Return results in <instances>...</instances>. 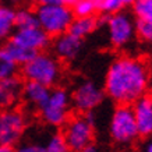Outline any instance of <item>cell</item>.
<instances>
[{
	"mask_svg": "<svg viewBox=\"0 0 152 152\" xmlns=\"http://www.w3.org/2000/svg\"><path fill=\"white\" fill-rule=\"evenodd\" d=\"M141 152H152V137H149L148 142H145V145H144Z\"/></svg>",
	"mask_w": 152,
	"mask_h": 152,
	"instance_id": "obj_25",
	"label": "cell"
},
{
	"mask_svg": "<svg viewBox=\"0 0 152 152\" xmlns=\"http://www.w3.org/2000/svg\"><path fill=\"white\" fill-rule=\"evenodd\" d=\"M50 1H57V3H63L67 6H73V3H75L77 0H50Z\"/></svg>",
	"mask_w": 152,
	"mask_h": 152,
	"instance_id": "obj_27",
	"label": "cell"
},
{
	"mask_svg": "<svg viewBox=\"0 0 152 152\" xmlns=\"http://www.w3.org/2000/svg\"><path fill=\"white\" fill-rule=\"evenodd\" d=\"M18 64L13 60V57L9 55L6 48H0V81L15 75Z\"/></svg>",
	"mask_w": 152,
	"mask_h": 152,
	"instance_id": "obj_17",
	"label": "cell"
},
{
	"mask_svg": "<svg viewBox=\"0 0 152 152\" xmlns=\"http://www.w3.org/2000/svg\"><path fill=\"white\" fill-rule=\"evenodd\" d=\"M23 75L27 81L53 87L61 77V66L56 56L39 52L23 64Z\"/></svg>",
	"mask_w": 152,
	"mask_h": 152,
	"instance_id": "obj_4",
	"label": "cell"
},
{
	"mask_svg": "<svg viewBox=\"0 0 152 152\" xmlns=\"http://www.w3.org/2000/svg\"><path fill=\"white\" fill-rule=\"evenodd\" d=\"M98 27H99V18L96 15H92V17H74L73 23L70 25L69 32L73 34L74 37L80 38V39H84L88 35L95 32Z\"/></svg>",
	"mask_w": 152,
	"mask_h": 152,
	"instance_id": "obj_15",
	"label": "cell"
},
{
	"mask_svg": "<svg viewBox=\"0 0 152 152\" xmlns=\"http://www.w3.org/2000/svg\"><path fill=\"white\" fill-rule=\"evenodd\" d=\"M135 31H137V38L140 41L152 46V25L144 20H138L135 18Z\"/></svg>",
	"mask_w": 152,
	"mask_h": 152,
	"instance_id": "obj_22",
	"label": "cell"
},
{
	"mask_svg": "<svg viewBox=\"0 0 152 152\" xmlns=\"http://www.w3.org/2000/svg\"><path fill=\"white\" fill-rule=\"evenodd\" d=\"M94 1H95V3H96V4L99 6V4H101V3H102V1H103V0H94Z\"/></svg>",
	"mask_w": 152,
	"mask_h": 152,
	"instance_id": "obj_30",
	"label": "cell"
},
{
	"mask_svg": "<svg viewBox=\"0 0 152 152\" xmlns=\"http://www.w3.org/2000/svg\"><path fill=\"white\" fill-rule=\"evenodd\" d=\"M71 96L63 88L50 89V95L41 109L42 120L49 126H63L69 120Z\"/></svg>",
	"mask_w": 152,
	"mask_h": 152,
	"instance_id": "obj_7",
	"label": "cell"
},
{
	"mask_svg": "<svg viewBox=\"0 0 152 152\" xmlns=\"http://www.w3.org/2000/svg\"><path fill=\"white\" fill-rule=\"evenodd\" d=\"M45 149H46V152H70L71 151L64 138V135H60V134H55V135H52L50 138L48 140Z\"/></svg>",
	"mask_w": 152,
	"mask_h": 152,
	"instance_id": "obj_23",
	"label": "cell"
},
{
	"mask_svg": "<svg viewBox=\"0 0 152 152\" xmlns=\"http://www.w3.org/2000/svg\"><path fill=\"white\" fill-rule=\"evenodd\" d=\"M80 152H99V151H98V148L95 147V145H92V144H91V145L85 147L84 149H81Z\"/></svg>",
	"mask_w": 152,
	"mask_h": 152,
	"instance_id": "obj_26",
	"label": "cell"
},
{
	"mask_svg": "<svg viewBox=\"0 0 152 152\" xmlns=\"http://www.w3.org/2000/svg\"><path fill=\"white\" fill-rule=\"evenodd\" d=\"M83 49V39L74 37L73 34L66 32L61 34L59 37L55 38L53 42V52L55 56L59 60H64V61H71Z\"/></svg>",
	"mask_w": 152,
	"mask_h": 152,
	"instance_id": "obj_12",
	"label": "cell"
},
{
	"mask_svg": "<svg viewBox=\"0 0 152 152\" xmlns=\"http://www.w3.org/2000/svg\"><path fill=\"white\" fill-rule=\"evenodd\" d=\"M66 141L71 151L80 152L85 147L91 145L94 140V121L91 116H74L64 124Z\"/></svg>",
	"mask_w": 152,
	"mask_h": 152,
	"instance_id": "obj_8",
	"label": "cell"
},
{
	"mask_svg": "<svg viewBox=\"0 0 152 152\" xmlns=\"http://www.w3.org/2000/svg\"><path fill=\"white\" fill-rule=\"evenodd\" d=\"M23 84L18 78H10L0 81V109H9L23 96Z\"/></svg>",
	"mask_w": 152,
	"mask_h": 152,
	"instance_id": "obj_13",
	"label": "cell"
},
{
	"mask_svg": "<svg viewBox=\"0 0 152 152\" xmlns=\"http://www.w3.org/2000/svg\"><path fill=\"white\" fill-rule=\"evenodd\" d=\"M105 25L109 43L115 49H126L137 38L135 17L126 10L106 15Z\"/></svg>",
	"mask_w": 152,
	"mask_h": 152,
	"instance_id": "obj_5",
	"label": "cell"
},
{
	"mask_svg": "<svg viewBox=\"0 0 152 152\" xmlns=\"http://www.w3.org/2000/svg\"><path fill=\"white\" fill-rule=\"evenodd\" d=\"M131 13L138 20H144L152 25V0H137L131 7Z\"/></svg>",
	"mask_w": 152,
	"mask_h": 152,
	"instance_id": "obj_20",
	"label": "cell"
},
{
	"mask_svg": "<svg viewBox=\"0 0 152 152\" xmlns=\"http://www.w3.org/2000/svg\"><path fill=\"white\" fill-rule=\"evenodd\" d=\"M109 133L119 145H130L140 137L135 116L130 105H119L115 109L109 123Z\"/></svg>",
	"mask_w": 152,
	"mask_h": 152,
	"instance_id": "obj_6",
	"label": "cell"
},
{
	"mask_svg": "<svg viewBox=\"0 0 152 152\" xmlns=\"http://www.w3.org/2000/svg\"><path fill=\"white\" fill-rule=\"evenodd\" d=\"M35 15L38 25L50 38L69 32L70 25L74 20L71 6L50 0L38 4L35 9Z\"/></svg>",
	"mask_w": 152,
	"mask_h": 152,
	"instance_id": "obj_3",
	"label": "cell"
},
{
	"mask_svg": "<svg viewBox=\"0 0 152 152\" xmlns=\"http://www.w3.org/2000/svg\"><path fill=\"white\" fill-rule=\"evenodd\" d=\"M140 137H152V94H145L133 103Z\"/></svg>",
	"mask_w": 152,
	"mask_h": 152,
	"instance_id": "obj_11",
	"label": "cell"
},
{
	"mask_svg": "<svg viewBox=\"0 0 152 152\" xmlns=\"http://www.w3.org/2000/svg\"><path fill=\"white\" fill-rule=\"evenodd\" d=\"M37 15H35V10L29 9H21L15 11V28H23V27H31V25H37Z\"/></svg>",
	"mask_w": 152,
	"mask_h": 152,
	"instance_id": "obj_21",
	"label": "cell"
},
{
	"mask_svg": "<svg viewBox=\"0 0 152 152\" xmlns=\"http://www.w3.org/2000/svg\"><path fill=\"white\" fill-rule=\"evenodd\" d=\"M135 1L137 0H103L98 6V9H99V13H102L103 15H109V14L123 11L127 7H133Z\"/></svg>",
	"mask_w": 152,
	"mask_h": 152,
	"instance_id": "obj_18",
	"label": "cell"
},
{
	"mask_svg": "<svg viewBox=\"0 0 152 152\" xmlns=\"http://www.w3.org/2000/svg\"><path fill=\"white\" fill-rule=\"evenodd\" d=\"M27 119L18 109H4L0 112V145L13 147L23 137Z\"/></svg>",
	"mask_w": 152,
	"mask_h": 152,
	"instance_id": "obj_9",
	"label": "cell"
},
{
	"mask_svg": "<svg viewBox=\"0 0 152 152\" xmlns=\"http://www.w3.org/2000/svg\"><path fill=\"white\" fill-rule=\"evenodd\" d=\"M28 3H32V4H41V3H45V1H49V0H25Z\"/></svg>",
	"mask_w": 152,
	"mask_h": 152,
	"instance_id": "obj_29",
	"label": "cell"
},
{
	"mask_svg": "<svg viewBox=\"0 0 152 152\" xmlns=\"http://www.w3.org/2000/svg\"><path fill=\"white\" fill-rule=\"evenodd\" d=\"M74 17H92L99 11L98 4L94 0H77L71 6Z\"/></svg>",
	"mask_w": 152,
	"mask_h": 152,
	"instance_id": "obj_19",
	"label": "cell"
},
{
	"mask_svg": "<svg viewBox=\"0 0 152 152\" xmlns=\"http://www.w3.org/2000/svg\"><path fill=\"white\" fill-rule=\"evenodd\" d=\"M151 83V69L147 61L134 56H119L107 67L105 92L119 105L134 103L145 95Z\"/></svg>",
	"mask_w": 152,
	"mask_h": 152,
	"instance_id": "obj_1",
	"label": "cell"
},
{
	"mask_svg": "<svg viewBox=\"0 0 152 152\" xmlns=\"http://www.w3.org/2000/svg\"><path fill=\"white\" fill-rule=\"evenodd\" d=\"M15 29V10L0 3V43L9 41Z\"/></svg>",
	"mask_w": 152,
	"mask_h": 152,
	"instance_id": "obj_16",
	"label": "cell"
},
{
	"mask_svg": "<svg viewBox=\"0 0 152 152\" xmlns=\"http://www.w3.org/2000/svg\"><path fill=\"white\" fill-rule=\"evenodd\" d=\"M50 37L39 25L15 28L4 45L6 50L17 64H25L34 56L49 46Z\"/></svg>",
	"mask_w": 152,
	"mask_h": 152,
	"instance_id": "obj_2",
	"label": "cell"
},
{
	"mask_svg": "<svg viewBox=\"0 0 152 152\" xmlns=\"http://www.w3.org/2000/svg\"><path fill=\"white\" fill-rule=\"evenodd\" d=\"M0 152H14L11 147H7V145H0Z\"/></svg>",
	"mask_w": 152,
	"mask_h": 152,
	"instance_id": "obj_28",
	"label": "cell"
},
{
	"mask_svg": "<svg viewBox=\"0 0 152 152\" xmlns=\"http://www.w3.org/2000/svg\"><path fill=\"white\" fill-rule=\"evenodd\" d=\"M50 95V88L39 83L34 81H27V84L23 88V96L24 99L32 106H37L38 109H41L48 101V98Z\"/></svg>",
	"mask_w": 152,
	"mask_h": 152,
	"instance_id": "obj_14",
	"label": "cell"
},
{
	"mask_svg": "<svg viewBox=\"0 0 152 152\" xmlns=\"http://www.w3.org/2000/svg\"><path fill=\"white\" fill-rule=\"evenodd\" d=\"M103 101V91L102 88L94 81H83L74 89L71 103L81 113H89Z\"/></svg>",
	"mask_w": 152,
	"mask_h": 152,
	"instance_id": "obj_10",
	"label": "cell"
},
{
	"mask_svg": "<svg viewBox=\"0 0 152 152\" xmlns=\"http://www.w3.org/2000/svg\"><path fill=\"white\" fill-rule=\"evenodd\" d=\"M14 152H46V149H45V147L38 145V144H24Z\"/></svg>",
	"mask_w": 152,
	"mask_h": 152,
	"instance_id": "obj_24",
	"label": "cell"
}]
</instances>
